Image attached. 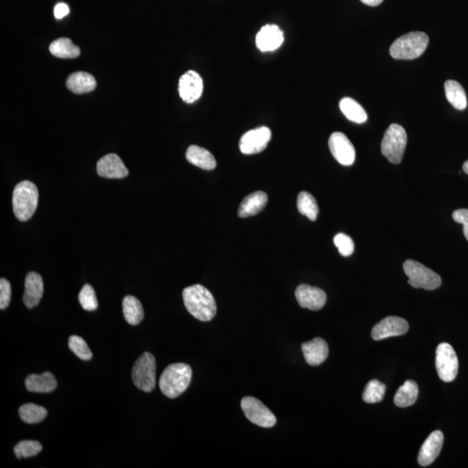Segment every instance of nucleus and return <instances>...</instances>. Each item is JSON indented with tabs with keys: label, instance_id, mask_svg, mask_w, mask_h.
Wrapping results in <instances>:
<instances>
[{
	"label": "nucleus",
	"instance_id": "obj_24",
	"mask_svg": "<svg viewBox=\"0 0 468 468\" xmlns=\"http://www.w3.org/2000/svg\"><path fill=\"white\" fill-rule=\"evenodd\" d=\"M124 319L130 325H139L144 319L142 303L136 297L126 296L123 301Z\"/></svg>",
	"mask_w": 468,
	"mask_h": 468
},
{
	"label": "nucleus",
	"instance_id": "obj_40",
	"mask_svg": "<svg viewBox=\"0 0 468 468\" xmlns=\"http://www.w3.org/2000/svg\"><path fill=\"white\" fill-rule=\"evenodd\" d=\"M463 169V171L466 173L467 175H468V160H467V162L464 163Z\"/></svg>",
	"mask_w": 468,
	"mask_h": 468
},
{
	"label": "nucleus",
	"instance_id": "obj_38",
	"mask_svg": "<svg viewBox=\"0 0 468 468\" xmlns=\"http://www.w3.org/2000/svg\"><path fill=\"white\" fill-rule=\"evenodd\" d=\"M69 12H70V9H69V6L66 4H64V3H60V4L55 6L54 15L56 19H63L65 16L69 14Z\"/></svg>",
	"mask_w": 468,
	"mask_h": 468
},
{
	"label": "nucleus",
	"instance_id": "obj_17",
	"mask_svg": "<svg viewBox=\"0 0 468 468\" xmlns=\"http://www.w3.org/2000/svg\"><path fill=\"white\" fill-rule=\"evenodd\" d=\"M283 42V32L279 26L275 25H264L256 37L257 47L263 52L276 51L282 45Z\"/></svg>",
	"mask_w": 468,
	"mask_h": 468
},
{
	"label": "nucleus",
	"instance_id": "obj_9",
	"mask_svg": "<svg viewBox=\"0 0 468 468\" xmlns=\"http://www.w3.org/2000/svg\"><path fill=\"white\" fill-rule=\"evenodd\" d=\"M241 408L245 417L261 428H273L277 419L273 412L257 398L247 397L242 399Z\"/></svg>",
	"mask_w": 468,
	"mask_h": 468
},
{
	"label": "nucleus",
	"instance_id": "obj_16",
	"mask_svg": "<svg viewBox=\"0 0 468 468\" xmlns=\"http://www.w3.org/2000/svg\"><path fill=\"white\" fill-rule=\"evenodd\" d=\"M444 443L443 432L434 431L422 444L418 454V463L421 467L430 466L437 459Z\"/></svg>",
	"mask_w": 468,
	"mask_h": 468
},
{
	"label": "nucleus",
	"instance_id": "obj_31",
	"mask_svg": "<svg viewBox=\"0 0 468 468\" xmlns=\"http://www.w3.org/2000/svg\"><path fill=\"white\" fill-rule=\"evenodd\" d=\"M386 392V385L378 380H371L366 385L362 393V400L367 404H378L382 401Z\"/></svg>",
	"mask_w": 468,
	"mask_h": 468
},
{
	"label": "nucleus",
	"instance_id": "obj_10",
	"mask_svg": "<svg viewBox=\"0 0 468 468\" xmlns=\"http://www.w3.org/2000/svg\"><path fill=\"white\" fill-rule=\"evenodd\" d=\"M271 138L267 127H260L244 134L240 140V149L245 155H254L266 149Z\"/></svg>",
	"mask_w": 468,
	"mask_h": 468
},
{
	"label": "nucleus",
	"instance_id": "obj_5",
	"mask_svg": "<svg viewBox=\"0 0 468 468\" xmlns=\"http://www.w3.org/2000/svg\"><path fill=\"white\" fill-rule=\"evenodd\" d=\"M408 136L404 127L393 123L386 130L381 143L382 153L393 164H399L407 146Z\"/></svg>",
	"mask_w": 468,
	"mask_h": 468
},
{
	"label": "nucleus",
	"instance_id": "obj_14",
	"mask_svg": "<svg viewBox=\"0 0 468 468\" xmlns=\"http://www.w3.org/2000/svg\"><path fill=\"white\" fill-rule=\"evenodd\" d=\"M179 94L186 103H195L203 93V80L194 71L186 72L179 81Z\"/></svg>",
	"mask_w": 468,
	"mask_h": 468
},
{
	"label": "nucleus",
	"instance_id": "obj_25",
	"mask_svg": "<svg viewBox=\"0 0 468 468\" xmlns=\"http://www.w3.org/2000/svg\"><path fill=\"white\" fill-rule=\"evenodd\" d=\"M419 395V389L417 382L408 380L404 384L399 388L395 393L394 402L399 408H407L415 404Z\"/></svg>",
	"mask_w": 468,
	"mask_h": 468
},
{
	"label": "nucleus",
	"instance_id": "obj_28",
	"mask_svg": "<svg viewBox=\"0 0 468 468\" xmlns=\"http://www.w3.org/2000/svg\"><path fill=\"white\" fill-rule=\"evenodd\" d=\"M50 52L60 58H76L80 55V48L73 44L70 38H61L51 42Z\"/></svg>",
	"mask_w": 468,
	"mask_h": 468
},
{
	"label": "nucleus",
	"instance_id": "obj_6",
	"mask_svg": "<svg viewBox=\"0 0 468 468\" xmlns=\"http://www.w3.org/2000/svg\"><path fill=\"white\" fill-rule=\"evenodd\" d=\"M404 270L408 278V284L417 289L433 291L441 286V278L424 264L413 260L404 262Z\"/></svg>",
	"mask_w": 468,
	"mask_h": 468
},
{
	"label": "nucleus",
	"instance_id": "obj_30",
	"mask_svg": "<svg viewBox=\"0 0 468 468\" xmlns=\"http://www.w3.org/2000/svg\"><path fill=\"white\" fill-rule=\"evenodd\" d=\"M297 206L301 214L306 216L310 221H316L319 215V206L315 198L310 193L301 192L297 196Z\"/></svg>",
	"mask_w": 468,
	"mask_h": 468
},
{
	"label": "nucleus",
	"instance_id": "obj_8",
	"mask_svg": "<svg viewBox=\"0 0 468 468\" xmlns=\"http://www.w3.org/2000/svg\"><path fill=\"white\" fill-rule=\"evenodd\" d=\"M435 366L439 378L445 382H453L459 371V361L456 352L449 343L438 345L435 352Z\"/></svg>",
	"mask_w": 468,
	"mask_h": 468
},
{
	"label": "nucleus",
	"instance_id": "obj_15",
	"mask_svg": "<svg viewBox=\"0 0 468 468\" xmlns=\"http://www.w3.org/2000/svg\"><path fill=\"white\" fill-rule=\"evenodd\" d=\"M97 171L101 177L108 179H123L129 175V170L116 153H110L98 160Z\"/></svg>",
	"mask_w": 468,
	"mask_h": 468
},
{
	"label": "nucleus",
	"instance_id": "obj_1",
	"mask_svg": "<svg viewBox=\"0 0 468 468\" xmlns=\"http://www.w3.org/2000/svg\"><path fill=\"white\" fill-rule=\"evenodd\" d=\"M183 301L188 312L202 322L211 321L217 312L214 296L201 284H195L183 290Z\"/></svg>",
	"mask_w": 468,
	"mask_h": 468
},
{
	"label": "nucleus",
	"instance_id": "obj_21",
	"mask_svg": "<svg viewBox=\"0 0 468 468\" xmlns=\"http://www.w3.org/2000/svg\"><path fill=\"white\" fill-rule=\"evenodd\" d=\"M66 87L75 94L89 93L96 89L97 81L87 72H75L68 77Z\"/></svg>",
	"mask_w": 468,
	"mask_h": 468
},
{
	"label": "nucleus",
	"instance_id": "obj_13",
	"mask_svg": "<svg viewBox=\"0 0 468 468\" xmlns=\"http://www.w3.org/2000/svg\"><path fill=\"white\" fill-rule=\"evenodd\" d=\"M295 296L302 308L310 310H319L325 306L327 296L320 288L310 286L309 284H300L297 288Z\"/></svg>",
	"mask_w": 468,
	"mask_h": 468
},
{
	"label": "nucleus",
	"instance_id": "obj_19",
	"mask_svg": "<svg viewBox=\"0 0 468 468\" xmlns=\"http://www.w3.org/2000/svg\"><path fill=\"white\" fill-rule=\"evenodd\" d=\"M304 359L310 366H319L329 355V347L323 338H317L302 345Z\"/></svg>",
	"mask_w": 468,
	"mask_h": 468
},
{
	"label": "nucleus",
	"instance_id": "obj_37",
	"mask_svg": "<svg viewBox=\"0 0 468 468\" xmlns=\"http://www.w3.org/2000/svg\"><path fill=\"white\" fill-rule=\"evenodd\" d=\"M454 221L463 225L465 237L468 241V209H458L453 212Z\"/></svg>",
	"mask_w": 468,
	"mask_h": 468
},
{
	"label": "nucleus",
	"instance_id": "obj_33",
	"mask_svg": "<svg viewBox=\"0 0 468 468\" xmlns=\"http://www.w3.org/2000/svg\"><path fill=\"white\" fill-rule=\"evenodd\" d=\"M42 445L36 441H23L16 445L14 453L18 459L37 456L42 451Z\"/></svg>",
	"mask_w": 468,
	"mask_h": 468
},
{
	"label": "nucleus",
	"instance_id": "obj_7",
	"mask_svg": "<svg viewBox=\"0 0 468 468\" xmlns=\"http://www.w3.org/2000/svg\"><path fill=\"white\" fill-rule=\"evenodd\" d=\"M134 384L137 389L149 393L156 384V360L151 353L145 352L136 360L132 369Z\"/></svg>",
	"mask_w": 468,
	"mask_h": 468
},
{
	"label": "nucleus",
	"instance_id": "obj_12",
	"mask_svg": "<svg viewBox=\"0 0 468 468\" xmlns=\"http://www.w3.org/2000/svg\"><path fill=\"white\" fill-rule=\"evenodd\" d=\"M408 329V323L402 317H387L373 327L371 336L375 341H381L391 336L404 335Z\"/></svg>",
	"mask_w": 468,
	"mask_h": 468
},
{
	"label": "nucleus",
	"instance_id": "obj_26",
	"mask_svg": "<svg viewBox=\"0 0 468 468\" xmlns=\"http://www.w3.org/2000/svg\"><path fill=\"white\" fill-rule=\"evenodd\" d=\"M445 94L448 101L458 110H464L467 106V95L460 83L447 80L444 85Z\"/></svg>",
	"mask_w": 468,
	"mask_h": 468
},
{
	"label": "nucleus",
	"instance_id": "obj_11",
	"mask_svg": "<svg viewBox=\"0 0 468 468\" xmlns=\"http://www.w3.org/2000/svg\"><path fill=\"white\" fill-rule=\"evenodd\" d=\"M329 148L330 153L340 164L350 166L355 162L356 150L354 146L345 134L333 133L330 136Z\"/></svg>",
	"mask_w": 468,
	"mask_h": 468
},
{
	"label": "nucleus",
	"instance_id": "obj_2",
	"mask_svg": "<svg viewBox=\"0 0 468 468\" xmlns=\"http://www.w3.org/2000/svg\"><path fill=\"white\" fill-rule=\"evenodd\" d=\"M192 375V369L188 365L182 362L173 363L160 375V391L167 397H178L189 387Z\"/></svg>",
	"mask_w": 468,
	"mask_h": 468
},
{
	"label": "nucleus",
	"instance_id": "obj_29",
	"mask_svg": "<svg viewBox=\"0 0 468 468\" xmlns=\"http://www.w3.org/2000/svg\"><path fill=\"white\" fill-rule=\"evenodd\" d=\"M21 420L28 424L39 423L47 417V409L34 404H26L19 409Z\"/></svg>",
	"mask_w": 468,
	"mask_h": 468
},
{
	"label": "nucleus",
	"instance_id": "obj_34",
	"mask_svg": "<svg viewBox=\"0 0 468 468\" xmlns=\"http://www.w3.org/2000/svg\"><path fill=\"white\" fill-rule=\"evenodd\" d=\"M78 299L83 309L88 310V312H93L96 310L98 307V301L97 299L96 291L90 284H85L78 295Z\"/></svg>",
	"mask_w": 468,
	"mask_h": 468
},
{
	"label": "nucleus",
	"instance_id": "obj_18",
	"mask_svg": "<svg viewBox=\"0 0 468 468\" xmlns=\"http://www.w3.org/2000/svg\"><path fill=\"white\" fill-rule=\"evenodd\" d=\"M44 294V282L40 274L31 271L26 275L23 302L29 309L38 306Z\"/></svg>",
	"mask_w": 468,
	"mask_h": 468
},
{
	"label": "nucleus",
	"instance_id": "obj_23",
	"mask_svg": "<svg viewBox=\"0 0 468 468\" xmlns=\"http://www.w3.org/2000/svg\"><path fill=\"white\" fill-rule=\"evenodd\" d=\"M186 158L191 164L205 170L214 169L217 165L214 156L208 150L196 145L186 150Z\"/></svg>",
	"mask_w": 468,
	"mask_h": 468
},
{
	"label": "nucleus",
	"instance_id": "obj_32",
	"mask_svg": "<svg viewBox=\"0 0 468 468\" xmlns=\"http://www.w3.org/2000/svg\"><path fill=\"white\" fill-rule=\"evenodd\" d=\"M69 348L71 349V352L74 353L75 355L79 358L84 361H89L93 358V352L88 346L86 342L80 336H71L69 338Z\"/></svg>",
	"mask_w": 468,
	"mask_h": 468
},
{
	"label": "nucleus",
	"instance_id": "obj_27",
	"mask_svg": "<svg viewBox=\"0 0 468 468\" xmlns=\"http://www.w3.org/2000/svg\"><path fill=\"white\" fill-rule=\"evenodd\" d=\"M339 107L346 119L352 122L361 124L368 120V114L365 109L352 98H343L340 101Z\"/></svg>",
	"mask_w": 468,
	"mask_h": 468
},
{
	"label": "nucleus",
	"instance_id": "obj_20",
	"mask_svg": "<svg viewBox=\"0 0 468 468\" xmlns=\"http://www.w3.org/2000/svg\"><path fill=\"white\" fill-rule=\"evenodd\" d=\"M268 202V196L264 192L257 191L247 195L238 208V214L241 218L251 217L260 212Z\"/></svg>",
	"mask_w": 468,
	"mask_h": 468
},
{
	"label": "nucleus",
	"instance_id": "obj_39",
	"mask_svg": "<svg viewBox=\"0 0 468 468\" xmlns=\"http://www.w3.org/2000/svg\"><path fill=\"white\" fill-rule=\"evenodd\" d=\"M363 4L369 6H378L381 5L384 0H361Z\"/></svg>",
	"mask_w": 468,
	"mask_h": 468
},
{
	"label": "nucleus",
	"instance_id": "obj_4",
	"mask_svg": "<svg viewBox=\"0 0 468 468\" xmlns=\"http://www.w3.org/2000/svg\"><path fill=\"white\" fill-rule=\"evenodd\" d=\"M428 42L430 38L424 32H409L393 42L389 53L395 60H413L424 53Z\"/></svg>",
	"mask_w": 468,
	"mask_h": 468
},
{
	"label": "nucleus",
	"instance_id": "obj_35",
	"mask_svg": "<svg viewBox=\"0 0 468 468\" xmlns=\"http://www.w3.org/2000/svg\"><path fill=\"white\" fill-rule=\"evenodd\" d=\"M334 244L338 247L340 254L343 257H349L355 250L354 241L345 234H336L334 238Z\"/></svg>",
	"mask_w": 468,
	"mask_h": 468
},
{
	"label": "nucleus",
	"instance_id": "obj_36",
	"mask_svg": "<svg viewBox=\"0 0 468 468\" xmlns=\"http://www.w3.org/2000/svg\"><path fill=\"white\" fill-rule=\"evenodd\" d=\"M12 288L8 280L2 278L0 280V309L5 310L8 308L10 302H11Z\"/></svg>",
	"mask_w": 468,
	"mask_h": 468
},
{
	"label": "nucleus",
	"instance_id": "obj_22",
	"mask_svg": "<svg viewBox=\"0 0 468 468\" xmlns=\"http://www.w3.org/2000/svg\"><path fill=\"white\" fill-rule=\"evenodd\" d=\"M25 387L30 392L51 393L57 389L58 382L51 372L32 374L25 379Z\"/></svg>",
	"mask_w": 468,
	"mask_h": 468
},
{
	"label": "nucleus",
	"instance_id": "obj_3",
	"mask_svg": "<svg viewBox=\"0 0 468 468\" xmlns=\"http://www.w3.org/2000/svg\"><path fill=\"white\" fill-rule=\"evenodd\" d=\"M38 190L34 182H19L12 195V208L16 218L21 221L30 219L38 208Z\"/></svg>",
	"mask_w": 468,
	"mask_h": 468
}]
</instances>
